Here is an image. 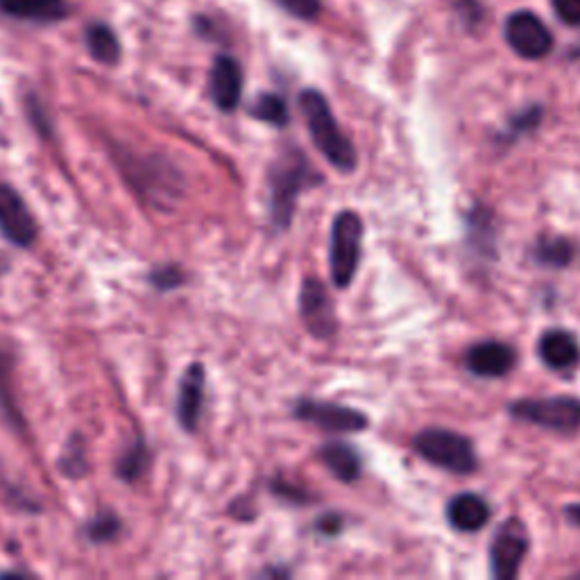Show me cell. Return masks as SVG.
<instances>
[{
  "instance_id": "2",
  "label": "cell",
  "mask_w": 580,
  "mask_h": 580,
  "mask_svg": "<svg viewBox=\"0 0 580 580\" xmlns=\"http://www.w3.org/2000/svg\"><path fill=\"white\" fill-rule=\"evenodd\" d=\"M320 173H315L299 150L284 152L271 169V221L275 230H286L295 216V204L302 191L320 184Z\"/></svg>"
},
{
  "instance_id": "7",
  "label": "cell",
  "mask_w": 580,
  "mask_h": 580,
  "mask_svg": "<svg viewBox=\"0 0 580 580\" xmlns=\"http://www.w3.org/2000/svg\"><path fill=\"white\" fill-rule=\"evenodd\" d=\"M503 34L515 55L521 60H545L553 50V34L545 21L529 10L510 14Z\"/></svg>"
},
{
  "instance_id": "25",
  "label": "cell",
  "mask_w": 580,
  "mask_h": 580,
  "mask_svg": "<svg viewBox=\"0 0 580 580\" xmlns=\"http://www.w3.org/2000/svg\"><path fill=\"white\" fill-rule=\"evenodd\" d=\"M150 284L160 291H173L184 284V273L177 266H164L154 268L150 275Z\"/></svg>"
},
{
  "instance_id": "23",
  "label": "cell",
  "mask_w": 580,
  "mask_h": 580,
  "mask_svg": "<svg viewBox=\"0 0 580 580\" xmlns=\"http://www.w3.org/2000/svg\"><path fill=\"white\" fill-rule=\"evenodd\" d=\"M60 467L67 474V477L80 479L89 471V460H87V449H84V440L80 436H73L60 458Z\"/></svg>"
},
{
  "instance_id": "20",
  "label": "cell",
  "mask_w": 580,
  "mask_h": 580,
  "mask_svg": "<svg viewBox=\"0 0 580 580\" xmlns=\"http://www.w3.org/2000/svg\"><path fill=\"white\" fill-rule=\"evenodd\" d=\"M536 258L542 263V266L564 268V266H569V261L573 258V247L567 238L542 236L536 245Z\"/></svg>"
},
{
  "instance_id": "3",
  "label": "cell",
  "mask_w": 580,
  "mask_h": 580,
  "mask_svg": "<svg viewBox=\"0 0 580 580\" xmlns=\"http://www.w3.org/2000/svg\"><path fill=\"white\" fill-rule=\"evenodd\" d=\"M413 447L427 462L451 474H474L479 469V458L471 440L456 431L440 427L425 429L415 436Z\"/></svg>"
},
{
  "instance_id": "16",
  "label": "cell",
  "mask_w": 580,
  "mask_h": 580,
  "mask_svg": "<svg viewBox=\"0 0 580 580\" xmlns=\"http://www.w3.org/2000/svg\"><path fill=\"white\" fill-rule=\"evenodd\" d=\"M6 17L32 23H55L71 14L69 0H0Z\"/></svg>"
},
{
  "instance_id": "28",
  "label": "cell",
  "mask_w": 580,
  "mask_h": 580,
  "mask_svg": "<svg viewBox=\"0 0 580 580\" xmlns=\"http://www.w3.org/2000/svg\"><path fill=\"white\" fill-rule=\"evenodd\" d=\"M315 529L327 538H334L343 531V517L338 512H325L318 521H315Z\"/></svg>"
},
{
  "instance_id": "1",
  "label": "cell",
  "mask_w": 580,
  "mask_h": 580,
  "mask_svg": "<svg viewBox=\"0 0 580 580\" xmlns=\"http://www.w3.org/2000/svg\"><path fill=\"white\" fill-rule=\"evenodd\" d=\"M297 104L308 128V134L315 147L323 152L325 160L340 173H354L358 164L356 150L347 134L340 130L338 121L334 119L327 98L320 91L306 89L299 93Z\"/></svg>"
},
{
  "instance_id": "4",
  "label": "cell",
  "mask_w": 580,
  "mask_h": 580,
  "mask_svg": "<svg viewBox=\"0 0 580 580\" xmlns=\"http://www.w3.org/2000/svg\"><path fill=\"white\" fill-rule=\"evenodd\" d=\"M363 252V221L356 211H340L332 225L329 271L336 288L345 291L356 277Z\"/></svg>"
},
{
  "instance_id": "18",
  "label": "cell",
  "mask_w": 580,
  "mask_h": 580,
  "mask_svg": "<svg viewBox=\"0 0 580 580\" xmlns=\"http://www.w3.org/2000/svg\"><path fill=\"white\" fill-rule=\"evenodd\" d=\"M89 55L100 64H116L121 60V41L116 32L104 23H91L84 32Z\"/></svg>"
},
{
  "instance_id": "12",
  "label": "cell",
  "mask_w": 580,
  "mask_h": 580,
  "mask_svg": "<svg viewBox=\"0 0 580 580\" xmlns=\"http://www.w3.org/2000/svg\"><path fill=\"white\" fill-rule=\"evenodd\" d=\"M211 98L221 112H234L243 98V71L241 64L230 55H218L208 75Z\"/></svg>"
},
{
  "instance_id": "19",
  "label": "cell",
  "mask_w": 580,
  "mask_h": 580,
  "mask_svg": "<svg viewBox=\"0 0 580 580\" xmlns=\"http://www.w3.org/2000/svg\"><path fill=\"white\" fill-rule=\"evenodd\" d=\"M250 114L256 121L263 123H271L275 128H284L288 123V108H286V100L277 93H261L254 104L250 108Z\"/></svg>"
},
{
  "instance_id": "8",
  "label": "cell",
  "mask_w": 580,
  "mask_h": 580,
  "mask_svg": "<svg viewBox=\"0 0 580 580\" xmlns=\"http://www.w3.org/2000/svg\"><path fill=\"white\" fill-rule=\"evenodd\" d=\"M293 413L297 419L308 421V425L318 427L327 434H356L370 427V419H367L365 413L332 401L299 399Z\"/></svg>"
},
{
  "instance_id": "29",
  "label": "cell",
  "mask_w": 580,
  "mask_h": 580,
  "mask_svg": "<svg viewBox=\"0 0 580 580\" xmlns=\"http://www.w3.org/2000/svg\"><path fill=\"white\" fill-rule=\"evenodd\" d=\"M275 495H279V497H284V499L293 497L295 501H306V499H308V497H304L297 488H291V486H286V484H275Z\"/></svg>"
},
{
  "instance_id": "21",
  "label": "cell",
  "mask_w": 580,
  "mask_h": 580,
  "mask_svg": "<svg viewBox=\"0 0 580 580\" xmlns=\"http://www.w3.org/2000/svg\"><path fill=\"white\" fill-rule=\"evenodd\" d=\"M145 469H147V447L143 440H136L116 462V474L121 481L134 484L143 477Z\"/></svg>"
},
{
  "instance_id": "14",
  "label": "cell",
  "mask_w": 580,
  "mask_h": 580,
  "mask_svg": "<svg viewBox=\"0 0 580 580\" xmlns=\"http://www.w3.org/2000/svg\"><path fill=\"white\" fill-rule=\"evenodd\" d=\"M538 354L549 370L564 373L580 363V345L573 334L564 329H549L540 336Z\"/></svg>"
},
{
  "instance_id": "11",
  "label": "cell",
  "mask_w": 580,
  "mask_h": 580,
  "mask_svg": "<svg viewBox=\"0 0 580 580\" xmlns=\"http://www.w3.org/2000/svg\"><path fill=\"white\" fill-rule=\"evenodd\" d=\"M517 352L501 340H481L474 343L465 352V367L481 379H499L515 370Z\"/></svg>"
},
{
  "instance_id": "10",
  "label": "cell",
  "mask_w": 580,
  "mask_h": 580,
  "mask_svg": "<svg viewBox=\"0 0 580 580\" xmlns=\"http://www.w3.org/2000/svg\"><path fill=\"white\" fill-rule=\"evenodd\" d=\"M0 234L17 247H30L37 238V223L23 197L0 182Z\"/></svg>"
},
{
  "instance_id": "27",
  "label": "cell",
  "mask_w": 580,
  "mask_h": 580,
  "mask_svg": "<svg viewBox=\"0 0 580 580\" xmlns=\"http://www.w3.org/2000/svg\"><path fill=\"white\" fill-rule=\"evenodd\" d=\"M558 19L571 28L580 26V0H551Z\"/></svg>"
},
{
  "instance_id": "6",
  "label": "cell",
  "mask_w": 580,
  "mask_h": 580,
  "mask_svg": "<svg viewBox=\"0 0 580 580\" xmlns=\"http://www.w3.org/2000/svg\"><path fill=\"white\" fill-rule=\"evenodd\" d=\"M529 547H531V536L526 531L523 521L517 517L506 519L499 526V531L495 533L490 545L492 576L499 580H512L519 573L521 562L526 553H529Z\"/></svg>"
},
{
  "instance_id": "31",
  "label": "cell",
  "mask_w": 580,
  "mask_h": 580,
  "mask_svg": "<svg viewBox=\"0 0 580 580\" xmlns=\"http://www.w3.org/2000/svg\"><path fill=\"white\" fill-rule=\"evenodd\" d=\"M10 266H12V261H10V256H6L3 252H0V275H6V273L10 271Z\"/></svg>"
},
{
  "instance_id": "24",
  "label": "cell",
  "mask_w": 580,
  "mask_h": 580,
  "mask_svg": "<svg viewBox=\"0 0 580 580\" xmlns=\"http://www.w3.org/2000/svg\"><path fill=\"white\" fill-rule=\"evenodd\" d=\"M275 3L291 17L302 21H313L320 14V0H275Z\"/></svg>"
},
{
  "instance_id": "15",
  "label": "cell",
  "mask_w": 580,
  "mask_h": 580,
  "mask_svg": "<svg viewBox=\"0 0 580 580\" xmlns=\"http://www.w3.org/2000/svg\"><path fill=\"white\" fill-rule=\"evenodd\" d=\"M490 517H492L490 503L474 492H462V495L454 497L447 506V519L451 523V529H456L460 533L481 531L484 526L490 521Z\"/></svg>"
},
{
  "instance_id": "13",
  "label": "cell",
  "mask_w": 580,
  "mask_h": 580,
  "mask_svg": "<svg viewBox=\"0 0 580 580\" xmlns=\"http://www.w3.org/2000/svg\"><path fill=\"white\" fill-rule=\"evenodd\" d=\"M204 384H206L204 365L202 363L189 365L177 393V419L189 434H193L200 425V415L204 406Z\"/></svg>"
},
{
  "instance_id": "26",
  "label": "cell",
  "mask_w": 580,
  "mask_h": 580,
  "mask_svg": "<svg viewBox=\"0 0 580 580\" xmlns=\"http://www.w3.org/2000/svg\"><path fill=\"white\" fill-rule=\"evenodd\" d=\"M540 119H542V108H529L526 112H519L510 125H508V132H510V139H517L519 134L523 132H531L540 125Z\"/></svg>"
},
{
  "instance_id": "22",
  "label": "cell",
  "mask_w": 580,
  "mask_h": 580,
  "mask_svg": "<svg viewBox=\"0 0 580 580\" xmlns=\"http://www.w3.org/2000/svg\"><path fill=\"white\" fill-rule=\"evenodd\" d=\"M123 531V523L114 512H100L87 523V538L95 545L114 542Z\"/></svg>"
},
{
  "instance_id": "30",
  "label": "cell",
  "mask_w": 580,
  "mask_h": 580,
  "mask_svg": "<svg viewBox=\"0 0 580 580\" xmlns=\"http://www.w3.org/2000/svg\"><path fill=\"white\" fill-rule=\"evenodd\" d=\"M564 517L580 529V503H571L564 508Z\"/></svg>"
},
{
  "instance_id": "5",
  "label": "cell",
  "mask_w": 580,
  "mask_h": 580,
  "mask_svg": "<svg viewBox=\"0 0 580 580\" xmlns=\"http://www.w3.org/2000/svg\"><path fill=\"white\" fill-rule=\"evenodd\" d=\"M510 415L519 421H529L547 431L571 436L580 429V399L578 397H547L521 399L508 406Z\"/></svg>"
},
{
  "instance_id": "17",
  "label": "cell",
  "mask_w": 580,
  "mask_h": 580,
  "mask_svg": "<svg viewBox=\"0 0 580 580\" xmlns=\"http://www.w3.org/2000/svg\"><path fill=\"white\" fill-rule=\"evenodd\" d=\"M318 456L320 460L325 462V467L334 474V477L343 484H354L360 471H363V460L358 456V451L347 445V442H340V440H334V442H327L318 449Z\"/></svg>"
},
{
  "instance_id": "9",
  "label": "cell",
  "mask_w": 580,
  "mask_h": 580,
  "mask_svg": "<svg viewBox=\"0 0 580 580\" xmlns=\"http://www.w3.org/2000/svg\"><path fill=\"white\" fill-rule=\"evenodd\" d=\"M299 318L313 338L329 340L338 332L336 308L329 291L315 277H306L299 288Z\"/></svg>"
}]
</instances>
